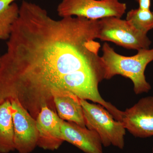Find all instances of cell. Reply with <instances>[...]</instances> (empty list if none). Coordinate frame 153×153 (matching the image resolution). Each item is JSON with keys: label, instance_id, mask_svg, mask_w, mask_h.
<instances>
[{"label": "cell", "instance_id": "cell-8", "mask_svg": "<svg viewBox=\"0 0 153 153\" xmlns=\"http://www.w3.org/2000/svg\"><path fill=\"white\" fill-rule=\"evenodd\" d=\"M63 121L54 111L47 106L42 108L36 119L38 146L46 150L58 149L64 142L61 132Z\"/></svg>", "mask_w": 153, "mask_h": 153}, {"label": "cell", "instance_id": "cell-10", "mask_svg": "<svg viewBox=\"0 0 153 153\" xmlns=\"http://www.w3.org/2000/svg\"><path fill=\"white\" fill-rule=\"evenodd\" d=\"M53 98L55 109L60 118L86 127L79 97L68 91H60L55 94Z\"/></svg>", "mask_w": 153, "mask_h": 153}, {"label": "cell", "instance_id": "cell-16", "mask_svg": "<svg viewBox=\"0 0 153 153\" xmlns=\"http://www.w3.org/2000/svg\"><path fill=\"white\" fill-rule=\"evenodd\" d=\"M152 152H153V148Z\"/></svg>", "mask_w": 153, "mask_h": 153}, {"label": "cell", "instance_id": "cell-15", "mask_svg": "<svg viewBox=\"0 0 153 153\" xmlns=\"http://www.w3.org/2000/svg\"><path fill=\"white\" fill-rule=\"evenodd\" d=\"M1 55H0V63H1Z\"/></svg>", "mask_w": 153, "mask_h": 153}, {"label": "cell", "instance_id": "cell-13", "mask_svg": "<svg viewBox=\"0 0 153 153\" xmlns=\"http://www.w3.org/2000/svg\"><path fill=\"white\" fill-rule=\"evenodd\" d=\"M126 20L136 29L147 34L153 29V12L140 8L132 9L128 12Z\"/></svg>", "mask_w": 153, "mask_h": 153}, {"label": "cell", "instance_id": "cell-4", "mask_svg": "<svg viewBox=\"0 0 153 153\" xmlns=\"http://www.w3.org/2000/svg\"><path fill=\"white\" fill-rule=\"evenodd\" d=\"M97 39L137 51L149 49L152 44L146 33L137 30L126 19L116 17L99 20Z\"/></svg>", "mask_w": 153, "mask_h": 153}, {"label": "cell", "instance_id": "cell-6", "mask_svg": "<svg viewBox=\"0 0 153 153\" xmlns=\"http://www.w3.org/2000/svg\"><path fill=\"white\" fill-rule=\"evenodd\" d=\"M14 130L15 150L31 153L38 146V132L36 120L17 100H10Z\"/></svg>", "mask_w": 153, "mask_h": 153}, {"label": "cell", "instance_id": "cell-2", "mask_svg": "<svg viewBox=\"0 0 153 153\" xmlns=\"http://www.w3.org/2000/svg\"><path fill=\"white\" fill-rule=\"evenodd\" d=\"M102 51L103 79H109L115 75H120L131 80L136 94L148 93L151 90L152 88L146 80L145 71L148 64L153 61V49H140L136 55L128 57L117 53L105 43Z\"/></svg>", "mask_w": 153, "mask_h": 153}, {"label": "cell", "instance_id": "cell-14", "mask_svg": "<svg viewBox=\"0 0 153 153\" xmlns=\"http://www.w3.org/2000/svg\"><path fill=\"white\" fill-rule=\"evenodd\" d=\"M136 1L138 3L140 8L145 10H150L151 0H136Z\"/></svg>", "mask_w": 153, "mask_h": 153}, {"label": "cell", "instance_id": "cell-9", "mask_svg": "<svg viewBox=\"0 0 153 153\" xmlns=\"http://www.w3.org/2000/svg\"><path fill=\"white\" fill-rule=\"evenodd\" d=\"M64 141L85 153H103L102 143L96 132L70 122L63 121L61 127Z\"/></svg>", "mask_w": 153, "mask_h": 153}, {"label": "cell", "instance_id": "cell-3", "mask_svg": "<svg viewBox=\"0 0 153 153\" xmlns=\"http://www.w3.org/2000/svg\"><path fill=\"white\" fill-rule=\"evenodd\" d=\"M79 101L83 110L86 127L97 133L103 146H113L123 149L126 131L123 123L115 119L101 105L90 103L80 99Z\"/></svg>", "mask_w": 153, "mask_h": 153}, {"label": "cell", "instance_id": "cell-11", "mask_svg": "<svg viewBox=\"0 0 153 153\" xmlns=\"http://www.w3.org/2000/svg\"><path fill=\"white\" fill-rule=\"evenodd\" d=\"M15 150L14 130L10 100L0 104V153H9Z\"/></svg>", "mask_w": 153, "mask_h": 153}, {"label": "cell", "instance_id": "cell-1", "mask_svg": "<svg viewBox=\"0 0 153 153\" xmlns=\"http://www.w3.org/2000/svg\"><path fill=\"white\" fill-rule=\"evenodd\" d=\"M97 20H56L35 3L22 1L0 63V104L17 100L36 119L42 108L55 111L53 96L64 76L101 68Z\"/></svg>", "mask_w": 153, "mask_h": 153}, {"label": "cell", "instance_id": "cell-5", "mask_svg": "<svg viewBox=\"0 0 153 153\" xmlns=\"http://www.w3.org/2000/svg\"><path fill=\"white\" fill-rule=\"evenodd\" d=\"M126 9L125 3L119 0H62L57 11L61 18L75 16L100 20L108 17L121 18Z\"/></svg>", "mask_w": 153, "mask_h": 153}, {"label": "cell", "instance_id": "cell-12", "mask_svg": "<svg viewBox=\"0 0 153 153\" xmlns=\"http://www.w3.org/2000/svg\"><path fill=\"white\" fill-rule=\"evenodd\" d=\"M16 0H0V40H8L19 15Z\"/></svg>", "mask_w": 153, "mask_h": 153}, {"label": "cell", "instance_id": "cell-7", "mask_svg": "<svg viewBox=\"0 0 153 153\" xmlns=\"http://www.w3.org/2000/svg\"><path fill=\"white\" fill-rule=\"evenodd\" d=\"M121 122L135 137L153 136V96L141 99L133 106L123 111Z\"/></svg>", "mask_w": 153, "mask_h": 153}]
</instances>
